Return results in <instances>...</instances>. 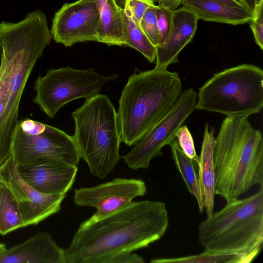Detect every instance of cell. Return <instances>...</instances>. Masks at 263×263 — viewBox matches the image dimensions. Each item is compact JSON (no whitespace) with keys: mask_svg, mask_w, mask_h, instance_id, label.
<instances>
[{"mask_svg":"<svg viewBox=\"0 0 263 263\" xmlns=\"http://www.w3.org/2000/svg\"><path fill=\"white\" fill-rule=\"evenodd\" d=\"M169 224L162 201H132L99 218L82 222L65 249L66 263H108L115 256L147 247Z\"/></svg>","mask_w":263,"mask_h":263,"instance_id":"6da1fadb","label":"cell"},{"mask_svg":"<svg viewBox=\"0 0 263 263\" xmlns=\"http://www.w3.org/2000/svg\"><path fill=\"white\" fill-rule=\"evenodd\" d=\"M52 38L47 16L40 10L22 21L0 23L3 52L0 64V166L11 156L18 110L28 79Z\"/></svg>","mask_w":263,"mask_h":263,"instance_id":"7a4b0ae2","label":"cell"},{"mask_svg":"<svg viewBox=\"0 0 263 263\" xmlns=\"http://www.w3.org/2000/svg\"><path fill=\"white\" fill-rule=\"evenodd\" d=\"M248 116L227 117L215 138V194L227 202L263 185V138Z\"/></svg>","mask_w":263,"mask_h":263,"instance_id":"3957f363","label":"cell"},{"mask_svg":"<svg viewBox=\"0 0 263 263\" xmlns=\"http://www.w3.org/2000/svg\"><path fill=\"white\" fill-rule=\"evenodd\" d=\"M178 73L155 67L135 72L119 100L121 142L134 146L171 109L182 92Z\"/></svg>","mask_w":263,"mask_h":263,"instance_id":"277c9868","label":"cell"},{"mask_svg":"<svg viewBox=\"0 0 263 263\" xmlns=\"http://www.w3.org/2000/svg\"><path fill=\"white\" fill-rule=\"evenodd\" d=\"M198 229L204 251L243 254L254 259L263 243V185L248 197L227 202Z\"/></svg>","mask_w":263,"mask_h":263,"instance_id":"5b68a950","label":"cell"},{"mask_svg":"<svg viewBox=\"0 0 263 263\" xmlns=\"http://www.w3.org/2000/svg\"><path fill=\"white\" fill-rule=\"evenodd\" d=\"M71 116L75 125L72 137L80 158L92 175L105 179L121 158V137L113 104L108 96L99 94L86 99Z\"/></svg>","mask_w":263,"mask_h":263,"instance_id":"8992f818","label":"cell"},{"mask_svg":"<svg viewBox=\"0 0 263 263\" xmlns=\"http://www.w3.org/2000/svg\"><path fill=\"white\" fill-rule=\"evenodd\" d=\"M195 109L248 116L263 107V70L243 64L217 72L199 88Z\"/></svg>","mask_w":263,"mask_h":263,"instance_id":"52a82bcc","label":"cell"},{"mask_svg":"<svg viewBox=\"0 0 263 263\" xmlns=\"http://www.w3.org/2000/svg\"><path fill=\"white\" fill-rule=\"evenodd\" d=\"M11 152L16 165L64 164L78 166L80 159L72 136L28 118L19 122Z\"/></svg>","mask_w":263,"mask_h":263,"instance_id":"ba28073f","label":"cell"},{"mask_svg":"<svg viewBox=\"0 0 263 263\" xmlns=\"http://www.w3.org/2000/svg\"><path fill=\"white\" fill-rule=\"evenodd\" d=\"M119 78L103 76L94 68L78 69L70 66L49 70L39 76L34 84L36 95L33 102L50 118H53L65 105L79 98L86 99L100 94L109 81Z\"/></svg>","mask_w":263,"mask_h":263,"instance_id":"9c48e42d","label":"cell"},{"mask_svg":"<svg viewBox=\"0 0 263 263\" xmlns=\"http://www.w3.org/2000/svg\"><path fill=\"white\" fill-rule=\"evenodd\" d=\"M197 93L192 88L182 91L170 111L123 157L132 170L147 168L152 159L163 155L162 148L195 109Z\"/></svg>","mask_w":263,"mask_h":263,"instance_id":"30bf717a","label":"cell"},{"mask_svg":"<svg viewBox=\"0 0 263 263\" xmlns=\"http://www.w3.org/2000/svg\"><path fill=\"white\" fill-rule=\"evenodd\" d=\"M0 180L9 189L16 200L23 227L36 225L58 213L66 196L45 194L34 189L21 177L12 156L0 166Z\"/></svg>","mask_w":263,"mask_h":263,"instance_id":"8fae6325","label":"cell"},{"mask_svg":"<svg viewBox=\"0 0 263 263\" xmlns=\"http://www.w3.org/2000/svg\"><path fill=\"white\" fill-rule=\"evenodd\" d=\"M99 10L91 0L64 4L55 13L51 29L52 38L65 47L98 41Z\"/></svg>","mask_w":263,"mask_h":263,"instance_id":"7c38bea8","label":"cell"},{"mask_svg":"<svg viewBox=\"0 0 263 263\" xmlns=\"http://www.w3.org/2000/svg\"><path fill=\"white\" fill-rule=\"evenodd\" d=\"M146 192L143 180L118 178L97 186L75 189L73 201L78 206L96 208L91 217L99 218L144 196Z\"/></svg>","mask_w":263,"mask_h":263,"instance_id":"4fadbf2b","label":"cell"},{"mask_svg":"<svg viewBox=\"0 0 263 263\" xmlns=\"http://www.w3.org/2000/svg\"><path fill=\"white\" fill-rule=\"evenodd\" d=\"M16 166L23 180L37 191L48 195H66L78 171V166L64 164Z\"/></svg>","mask_w":263,"mask_h":263,"instance_id":"5bb4252c","label":"cell"},{"mask_svg":"<svg viewBox=\"0 0 263 263\" xmlns=\"http://www.w3.org/2000/svg\"><path fill=\"white\" fill-rule=\"evenodd\" d=\"M0 263H66L65 249L50 234L39 232L0 255Z\"/></svg>","mask_w":263,"mask_h":263,"instance_id":"9a60e30c","label":"cell"},{"mask_svg":"<svg viewBox=\"0 0 263 263\" xmlns=\"http://www.w3.org/2000/svg\"><path fill=\"white\" fill-rule=\"evenodd\" d=\"M198 21L192 12L182 6L173 11L171 33L164 43L156 47L155 67L167 69L178 62L179 54L195 35Z\"/></svg>","mask_w":263,"mask_h":263,"instance_id":"2e32d148","label":"cell"},{"mask_svg":"<svg viewBox=\"0 0 263 263\" xmlns=\"http://www.w3.org/2000/svg\"><path fill=\"white\" fill-rule=\"evenodd\" d=\"M215 142V129L206 123L199 156L198 173L203 205L207 217L213 213L216 195V176L213 160Z\"/></svg>","mask_w":263,"mask_h":263,"instance_id":"e0dca14e","label":"cell"},{"mask_svg":"<svg viewBox=\"0 0 263 263\" xmlns=\"http://www.w3.org/2000/svg\"><path fill=\"white\" fill-rule=\"evenodd\" d=\"M181 5L197 18L232 25L249 23L253 13L245 7L237 8L208 0H182Z\"/></svg>","mask_w":263,"mask_h":263,"instance_id":"ac0fdd59","label":"cell"},{"mask_svg":"<svg viewBox=\"0 0 263 263\" xmlns=\"http://www.w3.org/2000/svg\"><path fill=\"white\" fill-rule=\"evenodd\" d=\"M99 10L98 41L108 46H126L127 38L123 14L116 0H91Z\"/></svg>","mask_w":263,"mask_h":263,"instance_id":"d6986e66","label":"cell"},{"mask_svg":"<svg viewBox=\"0 0 263 263\" xmlns=\"http://www.w3.org/2000/svg\"><path fill=\"white\" fill-rule=\"evenodd\" d=\"M172 157L188 191L196 199L199 211H204L197 163L187 157L182 151L176 139L169 144Z\"/></svg>","mask_w":263,"mask_h":263,"instance_id":"ffe728a7","label":"cell"},{"mask_svg":"<svg viewBox=\"0 0 263 263\" xmlns=\"http://www.w3.org/2000/svg\"><path fill=\"white\" fill-rule=\"evenodd\" d=\"M123 14L127 38L126 46L135 49L149 62L154 63L156 57V47L135 20L130 10L126 4L123 9Z\"/></svg>","mask_w":263,"mask_h":263,"instance_id":"44dd1931","label":"cell"},{"mask_svg":"<svg viewBox=\"0 0 263 263\" xmlns=\"http://www.w3.org/2000/svg\"><path fill=\"white\" fill-rule=\"evenodd\" d=\"M23 227V221L15 198L0 180V234L5 235Z\"/></svg>","mask_w":263,"mask_h":263,"instance_id":"7402d4cb","label":"cell"},{"mask_svg":"<svg viewBox=\"0 0 263 263\" xmlns=\"http://www.w3.org/2000/svg\"><path fill=\"white\" fill-rule=\"evenodd\" d=\"M253 260L247 255L235 253H220L204 251L197 255L177 258H157L152 263H246Z\"/></svg>","mask_w":263,"mask_h":263,"instance_id":"603a6c76","label":"cell"},{"mask_svg":"<svg viewBox=\"0 0 263 263\" xmlns=\"http://www.w3.org/2000/svg\"><path fill=\"white\" fill-rule=\"evenodd\" d=\"M174 10L156 5L155 14L159 39V45L164 43L171 33Z\"/></svg>","mask_w":263,"mask_h":263,"instance_id":"cb8c5ba5","label":"cell"},{"mask_svg":"<svg viewBox=\"0 0 263 263\" xmlns=\"http://www.w3.org/2000/svg\"><path fill=\"white\" fill-rule=\"evenodd\" d=\"M156 5L149 7L142 18L139 25L151 43L156 47L159 44L158 31L155 14Z\"/></svg>","mask_w":263,"mask_h":263,"instance_id":"d4e9b609","label":"cell"},{"mask_svg":"<svg viewBox=\"0 0 263 263\" xmlns=\"http://www.w3.org/2000/svg\"><path fill=\"white\" fill-rule=\"evenodd\" d=\"M176 139L185 155L195 161L197 165L199 156L197 155L192 136L186 125H182L177 131Z\"/></svg>","mask_w":263,"mask_h":263,"instance_id":"484cf974","label":"cell"},{"mask_svg":"<svg viewBox=\"0 0 263 263\" xmlns=\"http://www.w3.org/2000/svg\"><path fill=\"white\" fill-rule=\"evenodd\" d=\"M256 44L263 50V1L257 4L249 22Z\"/></svg>","mask_w":263,"mask_h":263,"instance_id":"4316f807","label":"cell"},{"mask_svg":"<svg viewBox=\"0 0 263 263\" xmlns=\"http://www.w3.org/2000/svg\"><path fill=\"white\" fill-rule=\"evenodd\" d=\"M125 4L128 7L134 18L139 24L147 9L155 3L153 0H125Z\"/></svg>","mask_w":263,"mask_h":263,"instance_id":"83f0119b","label":"cell"},{"mask_svg":"<svg viewBox=\"0 0 263 263\" xmlns=\"http://www.w3.org/2000/svg\"><path fill=\"white\" fill-rule=\"evenodd\" d=\"M144 259L141 256L132 253H124L114 257L108 263H143Z\"/></svg>","mask_w":263,"mask_h":263,"instance_id":"f1b7e54d","label":"cell"},{"mask_svg":"<svg viewBox=\"0 0 263 263\" xmlns=\"http://www.w3.org/2000/svg\"><path fill=\"white\" fill-rule=\"evenodd\" d=\"M155 3L174 10L181 5L182 0H153Z\"/></svg>","mask_w":263,"mask_h":263,"instance_id":"f546056e","label":"cell"},{"mask_svg":"<svg viewBox=\"0 0 263 263\" xmlns=\"http://www.w3.org/2000/svg\"><path fill=\"white\" fill-rule=\"evenodd\" d=\"M238 1L246 8L251 12H254L256 6L257 5L256 0H237Z\"/></svg>","mask_w":263,"mask_h":263,"instance_id":"4dcf8cb0","label":"cell"},{"mask_svg":"<svg viewBox=\"0 0 263 263\" xmlns=\"http://www.w3.org/2000/svg\"><path fill=\"white\" fill-rule=\"evenodd\" d=\"M213 2H218L219 3L226 4L234 7L242 8L245 7L238 1L237 0H208Z\"/></svg>","mask_w":263,"mask_h":263,"instance_id":"1f68e13d","label":"cell"},{"mask_svg":"<svg viewBox=\"0 0 263 263\" xmlns=\"http://www.w3.org/2000/svg\"><path fill=\"white\" fill-rule=\"evenodd\" d=\"M6 249L5 244L0 243V255L3 253Z\"/></svg>","mask_w":263,"mask_h":263,"instance_id":"d6a6232c","label":"cell"},{"mask_svg":"<svg viewBox=\"0 0 263 263\" xmlns=\"http://www.w3.org/2000/svg\"><path fill=\"white\" fill-rule=\"evenodd\" d=\"M3 52V45L2 44V42L0 41V62H1L2 58Z\"/></svg>","mask_w":263,"mask_h":263,"instance_id":"836d02e7","label":"cell"},{"mask_svg":"<svg viewBox=\"0 0 263 263\" xmlns=\"http://www.w3.org/2000/svg\"><path fill=\"white\" fill-rule=\"evenodd\" d=\"M263 0H256L257 4L260 3V2L262 1Z\"/></svg>","mask_w":263,"mask_h":263,"instance_id":"e575fe53","label":"cell"}]
</instances>
